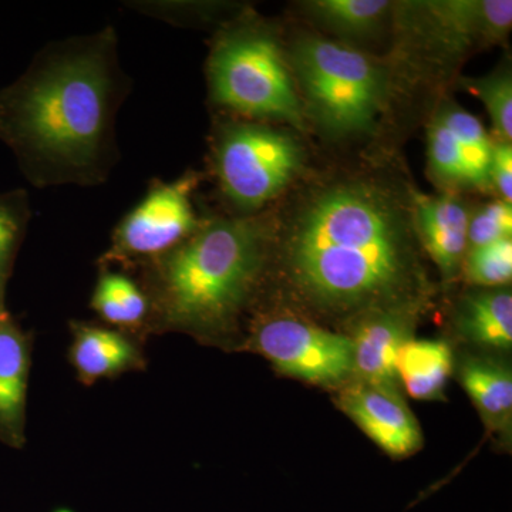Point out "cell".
Segmentation results:
<instances>
[{"instance_id":"6da1fadb","label":"cell","mask_w":512,"mask_h":512,"mask_svg":"<svg viewBox=\"0 0 512 512\" xmlns=\"http://www.w3.org/2000/svg\"><path fill=\"white\" fill-rule=\"evenodd\" d=\"M128 92L116 30L57 40L0 90V141L37 188L103 184Z\"/></svg>"},{"instance_id":"7a4b0ae2","label":"cell","mask_w":512,"mask_h":512,"mask_svg":"<svg viewBox=\"0 0 512 512\" xmlns=\"http://www.w3.org/2000/svg\"><path fill=\"white\" fill-rule=\"evenodd\" d=\"M412 208L372 181L313 191L286 222L285 266L313 305L350 311L396 301L413 276Z\"/></svg>"},{"instance_id":"3957f363","label":"cell","mask_w":512,"mask_h":512,"mask_svg":"<svg viewBox=\"0 0 512 512\" xmlns=\"http://www.w3.org/2000/svg\"><path fill=\"white\" fill-rule=\"evenodd\" d=\"M272 224L262 214L202 220L183 244L131 271L151 302V336L227 339L264 274Z\"/></svg>"},{"instance_id":"277c9868","label":"cell","mask_w":512,"mask_h":512,"mask_svg":"<svg viewBox=\"0 0 512 512\" xmlns=\"http://www.w3.org/2000/svg\"><path fill=\"white\" fill-rule=\"evenodd\" d=\"M212 103L238 116L284 121L306 130V116L284 50L252 19L232 23L215 39L207 64Z\"/></svg>"},{"instance_id":"5b68a950","label":"cell","mask_w":512,"mask_h":512,"mask_svg":"<svg viewBox=\"0 0 512 512\" xmlns=\"http://www.w3.org/2000/svg\"><path fill=\"white\" fill-rule=\"evenodd\" d=\"M292 69L306 119L333 137L375 130L389 96L382 64L352 47L303 36L293 46Z\"/></svg>"},{"instance_id":"8992f818","label":"cell","mask_w":512,"mask_h":512,"mask_svg":"<svg viewBox=\"0 0 512 512\" xmlns=\"http://www.w3.org/2000/svg\"><path fill=\"white\" fill-rule=\"evenodd\" d=\"M301 144L288 131L256 121L222 124L212 144V168L234 215H255L302 170Z\"/></svg>"},{"instance_id":"52a82bcc","label":"cell","mask_w":512,"mask_h":512,"mask_svg":"<svg viewBox=\"0 0 512 512\" xmlns=\"http://www.w3.org/2000/svg\"><path fill=\"white\" fill-rule=\"evenodd\" d=\"M200 181L194 171L170 183L154 180L114 228L99 266L131 272L183 244L202 224L192 202Z\"/></svg>"},{"instance_id":"ba28073f","label":"cell","mask_w":512,"mask_h":512,"mask_svg":"<svg viewBox=\"0 0 512 512\" xmlns=\"http://www.w3.org/2000/svg\"><path fill=\"white\" fill-rule=\"evenodd\" d=\"M396 9L403 32L444 62L503 42L512 26L511 0L416 2Z\"/></svg>"},{"instance_id":"9c48e42d","label":"cell","mask_w":512,"mask_h":512,"mask_svg":"<svg viewBox=\"0 0 512 512\" xmlns=\"http://www.w3.org/2000/svg\"><path fill=\"white\" fill-rule=\"evenodd\" d=\"M249 348L265 356L285 375L306 382L335 384L353 372V340L303 320H262Z\"/></svg>"},{"instance_id":"30bf717a","label":"cell","mask_w":512,"mask_h":512,"mask_svg":"<svg viewBox=\"0 0 512 512\" xmlns=\"http://www.w3.org/2000/svg\"><path fill=\"white\" fill-rule=\"evenodd\" d=\"M339 406L389 456H410L423 444L416 417L393 386L353 384L340 396Z\"/></svg>"},{"instance_id":"8fae6325","label":"cell","mask_w":512,"mask_h":512,"mask_svg":"<svg viewBox=\"0 0 512 512\" xmlns=\"http://www.w3.org/2000/svg\"><path fill=\"white\" fill-rule=\"evenodd\" d=\"M67 360L83 386L144 372L148 360L144 342L103 323L72 320Z\"/></svg>"},{"instance_id":"7c38bea8","label":"cell","mask_w":512,"mask_h":512,"mask_svg":"<svg viewBox=\"0 0 512 512\" xmlns=\"http://www.w3.org/2000/svg\"><path fill=\"white\" fill-rule=\"evenodd\" d=\"M33 333L10 312L0 313V443L25 447Z\"/></svg>"},{"instance_id":"4fadbf2b","label":"cell","mask_w":512,"mask_h":512,"mask_svg":"<svg viewBox=\"0 0 512 512\" xmlns=\"http://www.w3.org/2000/svg\"><path fill=\"white\" fill-rule=\"evenodd\" d=\"M470 211L453 194H413L414 231L446 278L456 276L468 248Z\"/></svg>"},{"instance_id":"5bb4252c","label":"cell","mask_w":512,"mask_h":512,"mask_svg":"<svg viewBox=\"0 0 512 512\" xmlns=\"http://www.w3.org/2000/svg\"><path fill=\"white\" fill-rule=\"evenodd\" d=\"M90 308L101 323L146 342L151 336V302L136 276L123 269L99 266Z\"/></svg>"},{"instance_id":"9a60e30c","label":"cell","mask_w":512,"mask_h":512,"mask_svg":"<svg viewBox=\"0 0 512 512\" xmlns=\"http://www.w3.org/2000/svg\"><path fill=\"white\" fill-rule=\"evenodd\" d=\"M409 322L403 313L382 311L367 318L353 338V372L362 382L393 386L397 357L409 340Z\"/></svg>"},{"instance_id":"2e32d148","label":"cell","mask_w":512,"mask_h":512,"mask_svg":"<svg viewBox=\"0 0 512 512\" xmlns=\"http://www.w3.org/2000/svg\"><path fill=\"white\" fill-rule=\"evenodd\" d=\"M453 369L450 346L441 340H407L397 357V377L417 400H437L444 394Z\"/></svg>"},{"instance_id":"e0dca14e","label":"cell","mask_w":512,"mask_h":512,"mask_svg":"<svg viewBox=\"0 0 512 512\" xmlns=\"http://www.w3.org/2000/svg\"><path fill=\"white\" fill-rule=\"evenodd\" d=\"M458 325L468 339L494 349L512 346V295L510 289H490L467 296Z\"/></svg>"},{"instance_id":"ac0fdd59","label":"cell","mask_w":512,"mask_h":512,"mask_svg":"<svg viewBox=\"0 0 512 512\" xmlns=\"http://www.w3.org/2000/svg\"><path fill=\"white\" fill-rule=\"evenodd\" d=\"M461 383L491 430H510L512 420L510 370L487 360L471 359L464 363L461 369Z\"/></svg>"},{"instance_id":"d6986e66","label":"cell","mask_w":512,"mask_h":512,"mask_svg":"<svg viewBox=\"0 0 512 512\" xmlns=\"http://www.w3.org/2000/svg\"><path fill=\"white\" fill-rule=\"evenodd\" d=\"M303 8L326 28L339 35L363 37L372 35L393 12L394 3L387 0H315Z\"/></svg>"},{"instance_id":"ffe728a7","label":"cell","mask_w":512,"mask_h":512,"mask_svg":"<svg viewBox=\"0 0 512 512\" xmlns=\"http://www.w3.org/2000/svg\"><path fill=\"white\" fill-rule=\"evenodd\" d=\"M437 117L456 137L466 164L468 184L487 187L490 184L494 144L491 143L483 124L473 114L456 106L443 107Z\"/></svg>"},{"instance_id":"44dd1931","label":"cell","mask_w":512,"mask_h":512,"mask_svg":"<svg viewBox=\"0 0 512 512\" xmlns=\"http://www.w3.org/2000/svg\"><path fill=\"white\" fill-rule=\"evenodd\" d=\"M30 220L26 191L0 192V313L9 312L6 292Z\"/></svg>"},{"instance_id":"7402d4cb","label":"cell","mask_w":512,"mask_h":512,"mask_svg":"<svg viewBox=\"0 0 512 512\" xmlns=\"http://www.w3.org/2000/svg\"><path fill=\"white\" fill-rule=\"evenodd\" d=\"M468 93L483 101L500 143L512 140V79L510 70H498L478 79L463 80Z\"/></svg>"},{"instance_id":"603a6c76","label":"cell","mask_w":512,"mask_h":512,"mask_svg":"<svg viewBox=\"0 0 512 512\" xmlns=\"http://www.w3.org/2000/svg\"><path fill=\"white\" fill-rule=\"evenodd\" d=\"M466 276L474 285L497 288L511 281L512 241L493 242L467 249Z\"/></svg>"},{"instance_id":"cb8c5ba5","label":"cell","mask_w":512,"mask_h":512,"mask_svg":"<svg viewBox=\"0 0 512 512\" xmlns=\"http://www.w3.org/2000/svg\"><path fill=\"white\" fill-rule=\"evenodd\" d=\"M429 165L431 174L444 184H468L466 164L456 137L439 119L429 128Z\"/></svg>"},{"instance_id":"d4e9b609","label":"cell","mask_w":512,"mask_h":512,"mask_svg":"<svg viewBox=\"0 0 512 512\" xmlns=\"http://www.w3.org/2000/svg\"><path fill=\"white\" fill-rule=\"evenodd\" d=\"M512 208L510 202L494 201L470 215L468 248L483 247L493 242L511 239Z\"/></svg>"},{"instance_id":"484cf974","label":"cell","mask_w":512,"mask_h":512,"mask_svg":"<svg viewBox=\"0 0 512 512\" xmlns=\"http://www.w3.org/2000/svg\"><path fill=\"white\" fill-rule=\"evenodd\" d=\"M490 183L500 192L503 201L512 200V148L511 144H494L491 156Z\"/></svg>"}]
</instances>
